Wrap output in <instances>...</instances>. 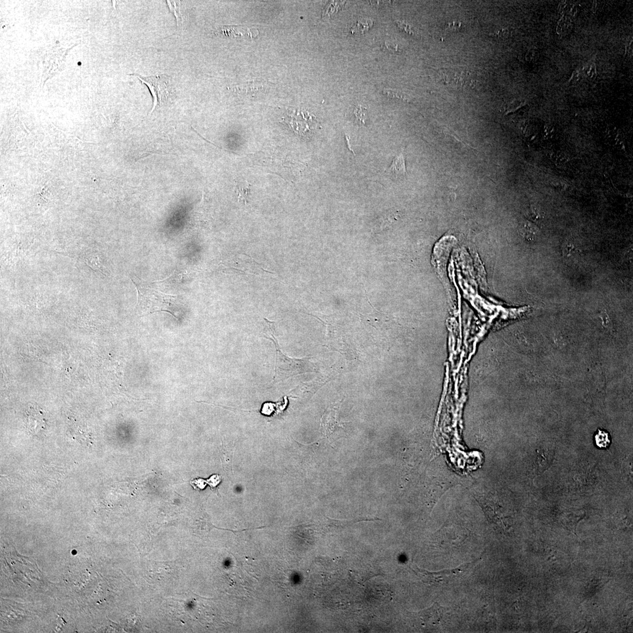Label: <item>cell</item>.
I'll return each instance as SVG.
<instances>
[{
  "instance_id": "10",
  "label": "cell",
  "mask_w": 633,
  "mask_h": 633,
  "mask_svg": "<svg viewBox=\"0 0 633 633\" xmlns=\"http://www.w3.org/2000/svg\"><path fill=\"white\" fill-rule=\"evenodd\" d=\"M322 426L327 436L333 435L335 431L343 428V423L339 420L337 409L328 411L324 414L322 419Z\"/></svg>"
},
{
  "instance_id": "5",
  "label": "cell",
  "mask_w": 633,
  "mask_h": 633,
  "mask_svg": "<svg viewBox=\"0 0 633 633\" xmlns=\"http://www.w3.org/2000/svg\"><path fill=\"white\" fill-rule=\"evenodd\" d=\"M66 256L74 257L82 267L87 268L88 271L108 277L109 272L107 267L102 263L101 256L99 252L92 248L85 250L76 253H62Z\"/></svg>"
},
{
  "instance_id": "22",
  "label": "cell",
  "mask_w": 633,
  "mask_h": 633,
  "mask_svg": "<svg viewBox=\"0 0 633 633\" xmlns=\"http://www.w3.org/2000/svg\"><path fill=\"white\" fill-rule=\"evenodd\" d=\"M396 22L399 27L401 29H402L404 32H406L407 34L412 35H415V31L414 30L412 26L410 25L409 24H407L406 22L397 21Z\"/></svg>"
},
{
  "instance_id": "14",
  "label": "cell",
  "mask_w": 633,
  "mask_h": 633,
  "mask_svg": "<svg viewBox=\"0 0 633 633\" xmlns=\"http://www.w3.org/2000/svg\"><path fill=\"white\" fill-rule=\"evenodd\" d=\"M595 437L596 445L600 449H607L611 445V437L606 431L599 429Z\"/></svg>"
},
{
  "instance_id": "4",
  "label": "cell",
  "mask_w": 633,
  "mask_h": 633,
  "mask_svg": "<svg viewBox=\"0 0 633 633\" xmlns=\"http://www.w3.org/2000/svg\"><path fill=\"white\" fill-rule=\"evenodd\" d=\"M480 560L481 559L479 558L475 561L460 565L456 568L443 570L437 572L427 571L425 569H420L416 565L413 566V569L424 583L431 585L439 586L459 577L464 573L473 568Z\"/></svg>"
},
{
  "instance_id": "9",
  "label": "cell",
  "mask_w": 633,
  "mask_h": 633,
  "mask_svg": "<svg viewBox=\"0 0 633 633\" xmlns=\"http://www.w3.org/2000/svg\"><path fill=\"white\" fill-rule=\"evenodd\" d=\"M444 608L437 602L434 603L432 607L424 610L418 613L421 621L427 625L437 626L442 621L443 616Z\"/></svg>"
},
{
  "instance_id": "7",
  "label": "cell",
  "mask_w": 633,
  "mask_h": 633,
  "mask_svg": "<svg viewBox=\"0 0 633 633\" xmlns=\"http://www.w3.org/2000/svg\"><path fill=\"white\" fill-rule=\"evenodd\" d=\"M24 423L26 428L29 432L34 435H37L45 429V413L39 407L31 406L25 411Z\"/></svg>"
},
{
  "instance_id": "23",
  "label": "cell",
  "mask_w": 633,
  "mask_h": 633,
  "mask_svg": "<svg viewBox=\"0 0 633 633\" xmlns=\"http://www.w3.org/2000/svg\"><path fill=\"white\" fill-rule=\"evenodd\" d=\"M570 26H571V20L567 17L563 18L559 23L558 30L560 33L565 32L568 30Z\"/></svg>"
},
{
  "instance_id": "19",
  "label": "cell",
  "mask_w": 633,
  "mask_h": 633,
  "mask_svg": "<svg viewBox=\"0 0 633 633\" xmlns=\"http://www.w3.org/2000/svg\"><path fill=\"white\" fill-rule=\"evenodd\" d=\"M222 481H223V477L220 475H213L206 480L207 485L210 486L212 491L217 490Z\"/></svg>"
},
{
  "instance_id": "6",
  "label": "cell",
  "mask_w": 633,
  "mask_h": 633,
  "mask_svg": "<svg viewBox=\"0 0 633 633\" xmlns=\"http://www.w3.org/2000/svg\"><path fill=\"white\" fill-rule=\"evenodd\" d=\"M283 119L291 130L301 136L310 138L313 135L314 127L310 124L313 125L314 119L305 112L290 109Z\"/></svg>"
},
{
  "instance_id": "1",
  "label": "cell",
  "mask_w": 633,
  "mask_h": 633,
  "mask_svg": "<svg viewBox=\"0 0 633 633\" xmlns=\"http://www.w3.org/2000/svg\"><path fill=\"white\" fill-rule=\"evenodd\" d=\"M132 283L138 291L136 309L140 316H147L156 312L170 313L180 320L182 306L180 296H172L162 292L158 285L142 280L135 276H130Z\"/></svg>"
},
{
  "instance_id": "21",
  "label": "cell",
  "mask_w": 633,
  "mask_h": 633,
  "mask_svg": "<svg viewBox=\"0 0 633 633\" xmlns=\"http://www.w3.org/2000/svg\"><path fill=\"white\" fill-rule=\"evenodd\" d=\"M190 485L193 487L194 490L197 491H201L204 490L207 485L206 480L201 478H198L191 480Z\"/></svg>"
},
{
  "instance_id": "2",
  "label": "cell",
  "mask_w": 633,
  "mask_h": 633,
  "mask_svg": "<svg viewBox=\"0 0 633 633\" xmlns=\"http://www.w3.org/2000/svg\"><path fill=\"white\" fill-rule=\"evenodd\" d=\"M270 340L273 341L277 350L274 381L277 382L278 380H286L298 374L309 372V359L304 358V359H297L288 357L280 349L277 340L273 333L270 334Z\"/></svg>"
},
{
  "instance_id": "11",
  "label": "cell",
  "mask_w": 633,
  "mask_h": 633,
  "mask_svg": "<svg viewBox=\"0 0 633 633\" xmlns=\"http://www.w3.org/2000/svg\"><path fill=\"white\" fill-rule=\"evenodd\" d=\"M389 175L393 180L403 178L406 176V170L405 158L403 154L400 153L394 159L392 164L387 170Z\"/></svg>"
},
{
  "instance_id": "12",
  "label": "cell",
  "mask_w": 633,
  "mask_h": 633,
  "mask_svg": "<svg viewBox=\"0 0 633 633\" xmlns=\"http://www.w3.org/2000/svg\"><path fill=\"white\" fill-rule=\"evenodd\" d=\"M267 83L262 81L251 82L243 84V86L240 88V92L243 94L252 96H256L260 93L265 92L267 91Z\"/></svg>"
},
{
  "instance_id": "20",
  "label": "cell",
  "mask_w": 633,
  "mask_h": 633,
  "mask_svg": "<svg viewBox=\"0 0 633 633\" xmlns=\"http://www.w3.org/2000/svg\"><path fill=\"white\" fill-rule=\"evenodd\" d=\"M179 2L180 1H167L169 8H170L171 11H173L172 12L174 13L175 17H176L178 25H179L180 22L181 23L182 21V17L180 12V6H179V5H180V3H179Z\"/></svg>"
},
{
  "instance_id": "18",
  "label": "cell",
  "mask_w": 633,
  "mask_h": 633,
  "mask_svg": "<svg viewBox=\"0 0 633 633\" xmlns=\"http://www.w3.org/2000/svg\"><path fill=\"white\" fill-rule=\"evenodd\" d=\"M356 115L357 122L360 125H365L366 122L367 120V114L366 109L362 107H359L356 108L354 112Z\"/></svg>"
},
{
  "instance_id": "8",
  "label": "cell",
  "mask_w": 633,
  "mask_h": 633,
  "mask_svg": "<svg viewBox=\"0 0 633 633\" xmlns=\"http://www.w3.org/2000/svg\"><path fill=\"white\" fill-rule=\"evenodd\" d=\"M442 76V80L450 85L465 86L471 80L470 72L463 69H444Z\"/></svg>"
},
{
  "instance_id": "16",
  "label": "cell",
  "mask_w": 633,
  "mask_h": 633,
  "mask_svg": "<svg viewBox=\"0 0 633 633\" xmlns=\"http://www.w3.org/2000/svg\"><path fill=\"white\" fill-rule=\"evenodd\" d=\"M383 94L388 96L389 97L398 99H400V100H402L405 102H410L412 100V98L410 97V96L400 91H392L390 90V89H388V90L385 89V90H383Z\"/></svg>"
},
{
  "instance_id": "17",
  "label": "cell",
  "mask_w": 633,
  "mask_h": 633,
  "mask_svg": "<svg viewBox=\"0 0 633 633\" xmlns=\"http://www.w3.org/2000/svg\"><path fill=\"white\" fill-rule=\"evenodd\" d=\"M344 4V2L343 1H333L330 3L324 10L323 17H326L327 16H329L328 17H330L331 15L339 11L342 7Z\"/></svg>"
},
{
  "instance_id": "15",
  "label": "cell",
  "mask_w": 633,
  "mask_h": 633,
  "mask_svg": "<svg viewBox=\"0 0 633 633\" xmlns=\"http://www.w3.org/2000/svg\"><path fill=\"white\" fill-rule=\"evenodd\" d=\"M373 25V21L370 20V19H361V20L358 21L356 24L353 25V27H351V31L353 34H357V33L363 34L366 31L369 30V29Z\"/></svg>"
},
{
  "instance_id": "13",
  "label": "cell",
  "mask_w": 633,
  "mask_h": 633,
  "mask_svg": "<svg viewBox=\"0 0 633 633\" xmlns=\"http://www.w3.org/2000/svg\"><path fill=\"white\" fill-rule=\"evenodd\" d=\"M234 191L238 200L246 203L250 196L251 185L247 181H237Z\"/></svg>"
},
{
  "instance_id": "3",
  "label": "cell",
  "mask_w": 633,
  "mask_h": 633,
  "mask_svg": "<svg viewBox=\"0 0 633 633\" xmlns=\"http://www.w3.org/2000/svg\"><path fill=\"white\" fill-rule=\"evenodd\" d=\"M141 81L142 84L146 85L150 90L152 98L153 106L151 113L155 109L160 108L167 104L172 97V92L171 89L170 77L166 74H157L152 76H141L133 75Z\"/></svg>"
}]
</instances>
